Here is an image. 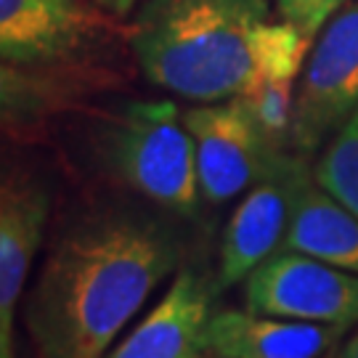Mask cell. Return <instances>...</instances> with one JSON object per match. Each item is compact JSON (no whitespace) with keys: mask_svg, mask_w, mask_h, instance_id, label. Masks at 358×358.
I'll use <instances>...</instances> for the list:
<instances>
[{"mask_svg":"<svg viewBox=\"0 0 358 358\" xmlns=\"http://www.w3.org/2000/svg\"><path fill=\"white\" fill-rule=\"evenodd\" d=\"M103 22L80 0H0V56L16 69L53 66L99 38Z\"/></svg>","mask_w":358,"mask_h":358,"instance_id":"9","label":"cell"},{"mask_svg":"<svg viewBox=\"0 0 358 358\" xmlns=\"http://www.w3.org/2000/svg\"><path fill=\"white\" fill-rule=\"evenodd\" d=\"M345 334L337 327L226 308L213 310L202 334V350L217 358H324Z\"/></svg>","mask_w":358,"mask_h":358,"instance_id":"12","label":"cell"},{"mask_svg":"<svg viewBox=\"0 0 358 358\" xmlns=\"http://www.w3.org/2000/svg\"><path fill=\"white\" fill-rule=\"evenodd\" d=\"M303 170H306L303 157L287 154V159L273 173L257 180L252 189H247L244 199L231 213L223 229L215 282L217 289L244 284L252 271L284 250L294 183Z\"/></svg>","mask_w":358,"mask_h":358,"instance_id":"7","label":"cell"},{"mask_svg":"<svg viewBox=\"0 0 358 358\" xmlns=\"http://www.w3.org/2000/svg\"><path fill=\"white\" fill-rule=\"evenodd\" d=\"M250 310L337 329L358 327V273L282 250L244 282Z\"/></svg>","mask_w":358,"mask_h":358,"instance_id":"6","label":"cell"},{"mask_svg":"<svg viewBox=\"0 0 358 358\" xmlns=\"http://www.w3.org/2000/svg\"><path fill=\"white\" fill-rule=\"evenodd\" d=\"M271 0H141L130 51L143 77L196 103L239 96L252 69V35Z\"/></svg>","mask_w":358,"mask_h":358,"instance_id":"2","label":"cell"},{"mask_svg":"<svg viewBox=\"0 0 358 358\" xmlns=\"http://www.w3.org/2000/svg\"><path fill=\"white\" fill-rule=\"evenodd\" d=\"M103 167L146 202L180 217L199 210L196 152L176 101H130L101 128Z\"/></svg>","mask_w":358,"mask_h":358,"instance_id":"3","label":"cell"},{"mask_svg":"<svg viewBox=\"0 0 358 358\" xmlns=\"http://www.w3.org/2000/svg\"><path fill=\"white\" fill-rule=\"evenodd\" d=\"M353 0H276V11L284 22H292L308 40H316L327 22Z\"/></svg>","mask_w":358,"mask_h":358,"instance_id":"15","label":"cell"},{"mask_svg":"<svg viewBox=\"0 0 358 358\" xmlns=\"http://www.w3.org/2000/svg\"><path fill=\"white\" fill-rule=\"evenodd\" d=\"M183 120L194 138L199 189L213 205L252 189L289 154L263 136L239 96L192 106L183 112Z\"/></svg>","mask_w":358,"mask_h":358,"instance_id":"5","label":"cell"},{"mask_svg":"<svg viewBox=\"0 0 358 358\" xmlns=\"http://www.w3.org/2000/svg\"><path fill=\"white\" fill-rule=\"evenodd\" d=\"M308 40L292 22H266L252 35V69L239 99L276 149L289 152L294 93L308 62Z\"/></svg>","mask_w":358,"mask_h":358,"instance_id":"10","label":"cell"},{"mask_svg":"<svg viewBox=\"0 0 358 358\" xmlns=\"http://www.w3.org/2000/svg\"><path fill=\"white\" fill-rule=\"evenodd\" d=\"M51 217V192L29 173L6 176L0 189V358H16V316L29 268Z\"/></svg>","mask_w":358,"mask_h":358,"instance_id":"8","label":"cell"},{"mask_svg":"<svg viewBox=\"0 0 358 358\" xmlns=\"http://www.w3.org/2000/svg\"><path fill=\"white\" fill-rule=\"evenodd\" d=\"M96 6H101L106 13H112V16H128L141 0H93Z\"/></svg>","mask_w":358,"mask_h":358,"instance_id":"16","label":"cell"},{"mask_svg":"<svg viewBox=\"0 0 358 358\" xmlns=\"http://www.w3.org/2000/svg\"><path fill=\"white\" fill-rule=\"evenodd\" d=\"M284 250L358 273V215L324 192L308 167L294 183Z\"/></svg>","mask_w":358,"mask_h":358,"instance_id":"13","label":"cell"},{"mask_svg":"<svg viewBox=\"0 0 358 358\" xmlns=\"http://www.w3.org/2000/svg\"><path fill=\"white\" fill-rule=\"evenodd\" d=\"M194 358H217V356H210V353H205V350H199V353H196Z\"/></svg>","mask_w":358,"mask_h":358,"instance_id":"18","label":"cell"},{"mask_svg":"<svg viewBox=\"0 0 358 358\" xmlns=\"http://www.w3.org/2000/svg\"><path fill=\"white\" fill-rule=\"evenodd\" d=\"M358 109V0L321 29L294 93L289 149L319 152Z\"/></svg>","mask_w":358,"mask_h":358,"instance_id":"4","label":"cell"},{"mask_svg":"<svg viewBox=\"0 0 358 358\" xmlns=\"http://www.w3.org/2000/svg\"><path fill=\"white\" fill-rule=\"evenodd\" d=\"M310 176L329 196L358 215V109L327 141Z\"/></svg>","mask_w":358,"mask_h":358,"instance_id":"14","label":"cell"},{"mask_svg":"<svg viewBox=\"0 0 358 358\" xmlns=\"http://www.w3.org/2000/svg\"><path fill=\"white\" fill-rule=\"evenodd\" d=\"M334 358H358V327L348 334V340L340 345V350H337Z\"/></svg>","mask_w":358,"mask_h":358,"instance_id":"17","label":"cell"},{"mask_svg":"<svg viewBox=\"0 0 358 358\" xmlns=\"http://www.w3.org/2000/svg\"><path fill=\"white\" fill-rule=\"evenodd\" d=\"M215 289L217 284L199 271L176 273L165 294L117 340L106 358H194L202 350Z\"/></svg>","mask_w":358,"mask_h":358,"instance_id":"11","label":"cell"},{"mask_svg":"<svg viewBox=\"0 0 358 358\" xmlns=\"http://www.w3.org/2000/svg\"><path fill=\"white\" fill-rule=\"evenodd\" d=\"M178 260L176 231L146 213L106 207L66 223L24 306L40 356L106 358Z\"/></svg>","mask_w":358,"mask_h":358,"instance_id":"1","label":"cell"}]
</instances>
